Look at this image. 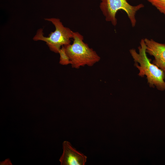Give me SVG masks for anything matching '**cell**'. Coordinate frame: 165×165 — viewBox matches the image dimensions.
Masks as SVG:
<instances>
[{"label":"cell","mask_w":165,"mask_h":165,"mask_svg":"<svg viewBox=\"0 0 165 165\" xmlns=\"http://www.w3.org/2000/svg\"><path fill=\"white\" fill-rule=\"evenodd\" d=\"M60 57L59 63L62 65H67L71 64L69 58L67 55L64 46H62L59 51Z\"/></svg>","instance_id":"obj_7"},{"label":"cell","mask_w":165,"mask_h":165,"mask_svg":"<svg viewBox=\"0 0 165 165\" xmlns=\"http://www.w3.org/2000/svg\"><path fill=\"white\" fill-rule=\"evenodd\" d=\"M100 8L106 20L110 22L114 26L117 24L116 14L120 10L126 12L131 23L132 26H135L136 20L135 15L139 10L143 8L144 5L140 4L132 6L127 0H101Z\"/></svg>","instance_id":"obj_4"},{"label":"cell","mask_w":165,"mask_h":165,"mask_svg":"<svg viewBox=\"0 0 165 165\" xmlns=\"http://www.w3.org/2000/svg\"><path fill=\"white\" fill-rule=\"evenodd\" d=\"M138 47L139 53L135 49L130 50V53L135 62V66L139 70L138 75H146L148 82L151 86H156L160 90H165V73L156 65L152 63L148 57L146 46L144 39H142Z\"/></svg>","instance_id":"obj_1"},{"label":"cell","mask_w":165,"mask_h":165,"mask_svg":"<svg viewBox=\"0 0 165 165\" xmlns=\"http://www.w3.org/2000/svg\"><path fill=\"white\" fill-rule=\"evenodd\" d=\"M73 42L64 46L72 68L78 69L87 65L92 66L100 61V57L83 41V37L78 32H74Z\"/></svg>","instance_id":"obj_2"},{"label":"cell","mask_w":165,"mask_h":165,"mask_svg":"<svg viewBox=\"0 0 165 165\" xmlns=\"http://www.w3.org/2000/svg\"><path fill=\"white\" fill-rule=\"evenodd\" d=\"M165 15V0H146Z\"/></svg>","instance_id":"obj_8"},{"label":"cell","mask_w":165,"mask_h":165,"mask_svg":"<svg viewBox=\"0 0 165 165\" xmlns=\"http://www.w3.org/2000/svg\"><path fill=\"white\" fill-rule=\"evenodd\" d=\"M63 152L59 161L61 165H84L87 157L74 148L69 141L62 143Z\"/></svg>","instance_id":"obj_5"},{"label":"cell","mask_w":165,"mask_h":165,"mask_svg":"<svg viewBox=\"0 0 165 165\" xmlns=\"http://www.w3.org/2000/svg\"><path fill=\"white\" fill-rule=\"evenodd\" d=\"M144 40L146 53L154 57L153 63L165 73V44L147 38L144 39Z\"/></svg>","instance_id":"obj_6"},{"label":"cell","mask_w":165,"mask_h":165,"mask_svg":"<svg viewBox=\"0 0 165 165\" xmlns=\"http://www.w3.org/2000/svg\"><path fill=\"white\" fill-rule=\"evenodd\" d=\"M45 20L51 22L54 25L55 30L46 37L43 35V29L39 28L33 39L35 41H44L51 51L58 53L62 46L70 44V39L73 38L74 32L69 28L64 27L58 18H46Z\"/></svg>","instance_id":"obj_3"}]
</instances>
